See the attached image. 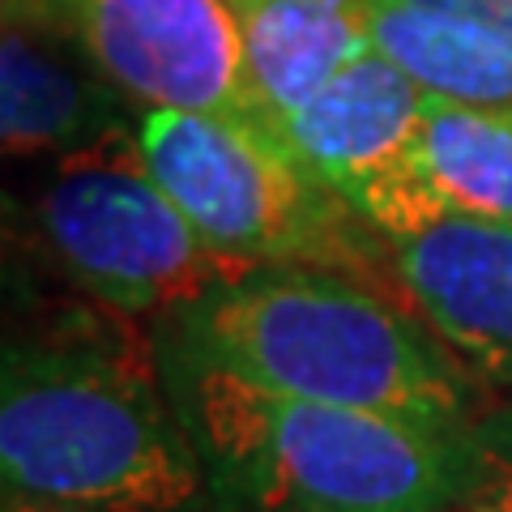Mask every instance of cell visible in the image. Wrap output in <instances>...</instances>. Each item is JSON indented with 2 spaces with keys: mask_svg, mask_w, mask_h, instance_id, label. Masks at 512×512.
Masks as SVG:
<instances>
[{
  "mask_svg": "<svg viewBox=\"0 0 512 512\" xmlns=\"http://www.w3.org/2000/svg\"><path fill=\"white\" fill-rule=\"evenodd\" d=\"M35 214L56 261L116 312H180L256 269L192 227L124 124L60 154Z\"/></svg>",
  "mask_w": 512,
  "mask_h": 512,
  "instance_id": "5b68a950",
  "label": "cell"
},
{
  "mask_svg": "<svg viewBox=\"0 0 512 512\" xmlns=\"http://www.w3.org/2000/svg\"><path fill=\"white\" fill-rule=\"evenodd\" d=\"M175 346L316 406L470 431L478 389L402 295L308 265H265L175 316Z\"/></svg>",
  "mask_w": 512,
  "mask_h": 512,
  "instance_id": "6da1fadb",
  "label": "cell"
},
{
  "mask_svg": "<svg viewBox=\"0 0 512 512\" xmlns=\"http://www.w3.org/2000/svg\"><path fill=\"white\" fill-rule=\"evenodd\" d=\"M82 43L141 111H205L265 128L227 0H26Z\"/></svg>",
  "mask_w": 512,
  "mask_h": 512,
  "instance_id": "8992f818",
  "label": "cell"
},
{
  "mask_svg": "<svg viewBox=\"0 0 512 512\" xmlns=\"http://www.w3.org/2000/svg\"><path fill=\"white\" fill-rule=\"evenodd\" d=\"M414 171L444 218H512V107H470L427 94Z\"/></svg>",
  "mask_w": 512,
  "mask_h": 512,
  "instance_id": "7c38bea8",
  "label": "cell"
},
{
  "mask_svg": "<svg viewBox=\"0 0 512 512\" xmlns=\"http://www.w3.org/2000/svg\"><path fill=\"white\" fill-rule=\"evenodd\" d=\"M5 512H94V508H52V504H5Z\"/></svg>",
  "mask_w": 512,
  "mask_h": 512,
  "instance_id": "9a60e30c",
  "label": "cell"
},
{
  "mask_svg": "<svg viewBox=\"0 0 512 512\" xmlns=\"http://www.w3.org/2000/svg\"><path fill=\"white\" fill-rule=\"evenodd\" d=\"M124 94L82 43L26 0H5L0 141L5 154H73L120 124Z\"/></svg>",
  "mask_w": 512,
  "mask_h": 512,
  "instance_id": "9c48e42d",
  "label": "cell"
},
{
  "mask_svg": "<svg viewBox=\"0 0 512 512\" xmlns=\"http://www.w3.org/2000/svg\"><path fill=\"white\" fill-rule=\"evenodd\" d=\"M457 512H512V406L474 423V474Z\"/></svg>",
  "mask_w": 512,
  "mask_h": 512,
  "instance_id": "4fadbf2b",
  "label": "cell"
},
{
  "mask_svg": "<svg viewBox=\"0 0 512 512\" xmlns=\"http://www.w3.org/2000/svg\"><path fill=\"white\" fill-rule=\"evenodd\" d=\"M0 483L5 504L94 512H201L214 500L158 363L103 342L5 350Z\"/></svg>",
  "mask_w": 512,
  "mask_h": 512,
  "instance_id": "3957f363",
  "label": "cell"
},
{
  "mask_svg": "<svg viewBox=\"0 0 512 512\" xmlns=\"http://www.w3.org/2000/svg\"><path fill=\"white\" fill-rule=\"evenodd\" d=\"M137 141L158 184L218 252L256 269H333L402 295L376 278L384 235L269 128L205 111H141Z\"/></svg>",
  "mask_w": 512,
  "mask_h": 512,
  "instance_id": "277c9868",
  "label": "cell"
},
{
  "mask_svg": "<svg viewBox=\"0 0 512 512\" xmlns=\"http://www.w3.org/2000/svg\"><path fill=\"white\" fill-rule=\"evenodd\" d=\"M367 35L380 56L436 99L512 107V47L466 13L427 0H367Z\"/></svg>",
  "mask_w": 512,
  "mask_h": 512,
  "instance_id": "8fae6325",
  "label": "cell"
},
{
  "mask_svg": "<svg viewBox=\"0 0 512 512\" xmlns=\"http://www.w3.org/2000/svg\"><path fill=\"white\" fill-rule=\"evenodd\" d=\"M252 94L265 107V128L282 111L316 99L350 60L372 52L367 0H227Z\"/></svg>",
  "mask_w": 512,
  "mask_h": 512,
  "instance_id": "30bf717a",
  "label": "cell"
},
{
  "mask_svg": "<svg viewBox=\"0 0 512 512\" xmlns=\"http://www.w3.org/2000/svg\"><path fill=\"white\" fill-rule=\"evenodd\" d=\"M397 286L483 380H512V218H444L393 239Z\"/></svg>",
  "mask_w": 512,
  "mask_h": 512,
  "instance_id": "ba28073f",
  "label": "cell"
},
{
  "mask_svg": "<svg viewBox=\"0 0 512 512\" xmlns=\"http://www.w3.org/2000/svg\"><path fill=\"white\" fill-rule=\"evenodd\" d=\"M163 380L218 504L235 512H457L474 474V427L316 406L167 346Z\"/></svg>",
  "mask_w": 512,
  "mask_h": 512,
  "instance_id": "7a4b0ae2",
  "label": "cell"
},
{
  "mask_svg": "<svg viewBox=\"0 0 512 512\" xmlns=\"http://www.w3.org/2000/svg\"><path fill=\"white\" fill-rule=\"evenodd\" d=\"M427 5L466 13V18H474L478 26H487L491 35H500L512 47V0H427Z\"/></svg>",
  "mask_w": 512,
  "mask_h": 512,
  "instance_id": "5bb4252c",
  "label": "cell"
},
{
  "mask_svg": "<svg viewBox=\"0 0 512 512\" xmlns=\"http://www.w3.org/2000/svg\"><path fill=\"white\" fill-rule=\"evenodd\" d=\"M423 99L427 90L372 47L350 60L316 99L269 120V133L282 137L393 244L440 222L414 171Z\"/></svg>",
  "mask_w": 512,
  "mask_h": 512,
  "instance_id": "52a82bcc",
  "label": "cell"
}]
</instances>
